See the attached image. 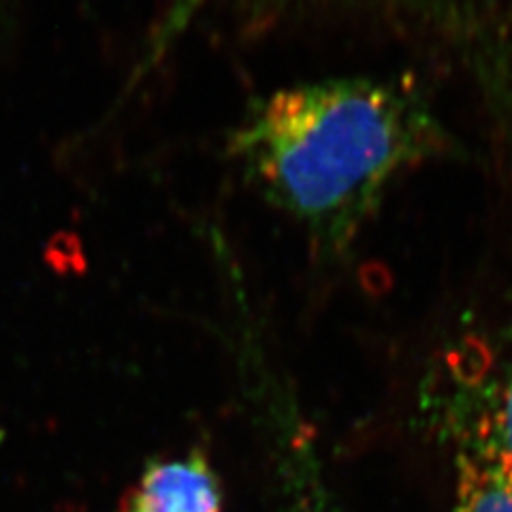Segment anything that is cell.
I'll return each mask as SVG.
<instances>
[{
	"label": "cell",
	"instance_id": "cell-1",
	"mask_svg": "<svg viewBox=\"0 0 512 512\" xmlns=\"http://www.w3.org/2000/svg\"><path fill=\"white\" fill-rule=\"evenodd\" d=\"M442 141L438 120L410 84L335 77L254 101L229 154L316 254L338 256L399 175L440 152Z\"/></svg>",
	"mask_w": 512,
	"mask_h": 512
},
{
	"label": "cell",
	"instance_id": "cell-2",
	"mask_svg": "<svg viewBox=\"0 0 512 512\" xmlns=\"http://www.w3.org/2000/svg\"><path fill=\"white\" fill-rule=\"evenodd\" d=\"M120 512H224L220 478L197 451L154 461L126 495Z\"/></svg>",
	"mask_w": 512,
	"mask_h": 512
},
{
	"label": "cell",
	"instance_id": "cell-3",
	"mask_svg": "<svg viewBox=\"0 0 512 512\" xmlns=\"http://www.w3.org/2000/svg\"><path fill=\"white\" fill-rule=\"evenodd\" d=\"M457 451L483 463L512 491V361L461 410Z\"/></svg>",
	"mask_w": 512,
	"mask_h": 512
},
{
	"label": "cell",
	"instance_id": "cell-4",
	"mask_svg": "<svg viewBox=\"0 0 512 512\" xmlns=\"http://www.w3.org/2000/svg\"><path fill=\"white\" fill-rule=\"evenodd\" d=\"M276 431L284 512H340L310 431L303 427L295 412H284Z\"/></svg>",
	"mask_w": 512,
	"mask_h": 512
},
{
	"label": "cell",
	"instance_id": "cell-5",
	"mask_svg": "<svg viewBox=\"0 0 512 512\" xmlns=\"http://www.w3.org/2000/svg\"><path fill=\"white\" fill-rule=\"evenodd\" d=\"M453 512H512V491L483 463L457 451Z\"/></svg>",
	"mask_w": 512,
	"mask_h": 512
},
{
	"label": "cell",
	"instance_id": "cell-6",
	"mask_svg": "<svg viewBox=\"0 0 512 512\" xmlns=\"http://www.w3.org/2000/svg\"><path fill=\"white\" fill-rule=\"evenodd\" d=\"M205 3L207 0H173L171 9L167 11L163 22L158 24L150 45L146 47V54H143V60L139 62V75L156 67L160 58L169 52V47L182 37V32L195 20V15Z\"/></svg>",
	"mask_w": 512,
	"mask_h": 512
}]
</instances>
